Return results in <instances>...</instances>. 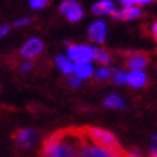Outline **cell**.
Segmentation results:
<instances>
[{
    "label": "cell",
    "instance_id": "cell-8",
    "mask_svg": "<svg viewBox=\"0 0 157 157\" xmlns=\"http://www.w3.org/2000/svg\"><path fill=\"white\" fill-rule=\"evenodd\" d=\"M125 82L128 85H132L135 88H143L147 83V75L143 72L141 69H132L130 74H127Z\"/></svg>",
    "mask_w": 157,
    "mask_h": 157
},
{
    "label": "cell",
    "instance_id": "cell-10",
    "mask_svg": "<svg viewBox=\"0 0 157 157\" xmlns=\"http://www.w3.org/2000/svg\"><path fill=\"white\" fill-rule=\"evenodd\" d=\"M72 72L78 77V78H88L91 74H93V67H91L90 61H77L74 64Z\"/></svg>",
    "mask_w": 157,
    "mask_h": 157
},
{
    "label": "cell",
    "instance_id": "cell-9",
    "mask_svg": "<svg viewBox=\"0 0 157 157\" xmlns=\"http://www.w3.org/2000/svg\"><path fill=\"white\" fill-rule=\"evenodd\" d=\"M88 37L91 42H96V44H101L106 39V24L103 21H96L90 26L88 29Z\"/></svg>",
    "mask_w": 157,
    "mask_h": 157
},
{
    "label": "cell",
    "instance_id": "cell-2",
    "mask_svg": "<svg viewBox=\"0 0 157 157\" xmlns=\"http://www.w3.org/2000/svg\"><path fill=\"white\" fill-rule=\"evenodd\" d=\"M80 130L83 133V136L87 138L88 141L95 143L98 146H103V147H108L111 151H116L119 155H125V151L120 147L117 138L108 130H103V128H98V127H80Z\"/></svg>",
    "mask_w": 157,
    "mask_h": 157
},
{
    "label": "cell",
    "instance_id": "cell-25",
    "mask_svg": "<svg viewBox=\"0 0 157 157\" xmlns=\"http://www.w3.org/2000/svg\"><path fill=\"white\" fill-rule=\"evenodd\" d=\"M135 3H140V5H144V3H147V2H151V0H133Z\"/></svg>",
    "mask_w": 157,
    "mask_h": 157
},
{
    "label": "cell",
    "instance_id": "cell-13",
    "mask_svg": "<svg viewBox=\"0 0 157 157\" xmlns=\"http://www.w3.org/2000/svg\"><path fill=\"white\" fill-rule=\"evenodd\" d=\"M119 15H120V19H127V21H130V19H136L141 16V10L136 8V6H124V10L122 11H119Z\"/></svg>",
    "mask_w": 157,
    "mask_h": 157
},
{
    "label": "cell",
    "instance_id": "cell-6",
    "mask_svg": "<svg viewBox=\"0 0 157 157\" xmlns=\"http://www.w3.org/2000/svg\"><path fill=\"white\" fill-rule=\"evenodd\" d=\"M42 52H44V44H42V40L37 39V37H32L23 45L19 53H21V56H24L27 59H34V58H37Z\"/></svg>",
    "mask_w": 157,
    "mask_h": 157
},
{
    "label": "cell",
    "instance_id": "cell-15",
    "mask_svg": "<svg viewBox=\"0 0 157 157\" xmlns=\"http://www.w3.org/2000/svg\"><path fill=\"white\" fill-rule=\"evenodd\" d=\"M104 104L108 106V108H116V109H122L124 108L122 98L117 96V95H109L108 98L104 99Z\"/></svg>",
    "mask_w": 157,
    "mask_h": 157
},
{
    "label": "cell",
    "instance_id": "cell-19",
    "mask_svg": "<svg viewBox=\"0 0 157 157\" xmlns=\"http://www.w3.org/2000/svg\"><path fill=\"white\" fill-rule=\"evenodd\" d=\"M69 85H71V87H78V85H80V78L71 77V78H69Z\"/></svg>",
    "mask_w": 157,
    "mask_h": 157
},
{
    "label": "cell",
    "instance_id": "cell-17",
    "mask_svg": "<svg viewBox=\"0 0 157 157\" xmlns=\"http://www.w3.org/2000/svg\"><path fill=\"white\" fill-rule=\"evenodd\" d=\"M125 78H127V74L125 72H122V71H116V74H114V82H116L117 85L125 83Z\"/></svg>",
    "mask_w": 157,
    "mask_h": 157
},
{
    "label": "cell",
    "instance_id": "cell-11",
    "mask_svg": "<svg viewBox=\"0 0 157 157\" xmlns=\"http://www.w3.org/2000/svg\"><path fill=\"white\" fill-rule=\"evenodd\" d=\"M56 66L59 67V71L63 74H66V75H69V74H72V69H74V63L69 59V56H63V55H58L56 56Z\"/></svg>",
    "mask_w": 157,
    "mask_h": 157
},
{
    "label": "cell",
    "instance_id": "cell-1",
    "mask_svg": "<svg viewBox=\"0 0 157 157\" xmlns=\"http://www.w3.org/2000/svg\"><path fill=\"white\" fill-rule=\"evenodd\" d=\"M85 143L80 128L71 127L66 130L55 132L44 143V154L48 157H71L78 155Z\"/></svg>",
    "mask_w": 157,
    "mask_h": 157
},
{
    "label": "cell",
    "instance_id": "cell-3",
    "mask_svg": "<svg viewBox=\"0 0 157 157\" xmlns=\"http://www.w3.org/2000/svg\"><path fill=\"white\" fill-rule=\"evenodd\" d=\"M93 47L88 45H69L67 48V56L71 61H93Z\"/></svg>",
    "mask_w": 157,
    "mask_h": 157
},
{
    "label": "cell",
    "instance_id": "cell-23",
    "mask_svg": "<svg viewBox=\"0 0 157 157\" xmlns=\"http://www.w3.org/2000/svg\"><path fill=\"white\" fill-rule=\"evenodd\" d=\"M120 3H122L124 6H132V5H135L133 0H120Z\"/></svg>",
    "mask_w": 157,
    "mask_h": 157
},
{
    "label": "cell",
    "instance_id": "cell-20",
    "mask_svg": "<svg viewBox=\"0 0 157 157\" xmlns=\"http://www.w3.org/2000/svg\"><path fill=\"white\" fill-rule=\"evenodd\" d=\"M31 23V19L29 18H24V19H19L15 23V26H24V24H29Z\"/></svg>",
    "mask_w": 157,
    "mask_h": 157
},
{
    "label": "cell",
    "instance_id": "cell-21",
    "mask_svg": "<svg viewBox=\"0 0 157 157\" xmlns=\"http://www.w3.org/2000/svg\"><path fill=\"white\" fill-rule=\"evenodd\" d=\"M10 26H0V37H3L5 34H8Z\"/></svg>",
    "mask_w": 157,
    "mask_h": 157
},
{
    "label": "cell",
    "instance_id": "cell-22",
    "mask_svg": "<svg viewBox=\"0 0 157 157\" xmlns=\"http://www.w3.org/2000/svg\"><path fill=\"white\" fill-rule=\"evenodd\" d=\"M32 67H34V63H31V61H27V63L23 64V71H31Z\"/></svg>",
    "mask_w": 157,
    "mask_h": 157
},
{
    "label": "cell",
    "instance_id": "cell-5",
    "mask_svg": "<svg viewBox=\"0 0 157 157\" xmlns=\"http://www.w3.org/2000/svg\"><path fill=\"white\" fill-rule=\"evenodd\" d=\"M149 55L144 52H130L125 55V66L128 69H143L149 64Z\"/></svg>",
    "mask_w": 157,
    "mask_h": 157
},
{
    "label": "cell",
    "instance_id": "cell-7",
    "mask_svg": "<svg viewBox=\"0 0 157 157\" xmlns=\"http://www.w3.org/2000/svg\"><path fill=\"white\" fill-rule=\"evenodd\" d=\"M35 132L31 128H23V130H18L13 135V140H15L16 146L21 149H29L32 146V143L35 141Z\"/></svg>",
    "mask_w": 157,
    "mask_h": 157
},
{
    "label": "cell",
    "instance_id": "cell-4",
    "mask_svg": "<svg viewBox=\"0 0 157 157\" xmlns=\"http://www.w3.org/2000/svg\"><path fill=\"white\" fill-rule=\"evenodd\" d=\"M59 11L63 15H66L67 19L71 23H77V21H80L82 16H83V10L82 6L78 5L75 0H64V2L59 5Z\"/></svg>",
    "mask_w": 157,
    "mask_h": 157
},
{
    "label": "cell",
    "instance_id": "cell-24",
    "mask_svg": "<svg viewBox=\"0 0 157 157\" xmlns=\"http://www.w3.org/2000/svg\"><path fill=\"white\" fill-rule=\"evenodd\" d=\"M155 31H157V24L154 21V24H151V37H154V39H155Z\"/></svg>",
    "mask_w": 157,
    "mask_h": 157
},
{
    "label": "cell",
    "instance_id": "cell-16",
    "mask_svg": "<svg viewBox=\"0 0 157 157\" xmlns=\"http://www.w3.org/2000/svg\"><path fill=\"white\" fill-rule=\"evenodd\" d=\"M111 75H112V69L108 67L106 64L96 71V78H98V80H106V78H109Z\"/></svg>",
    "mask_w": 157,
    "mask_h": 157
},
{
    "label": "cell",
    "instance_id": "cell-12",
    "mask_svg": "<svg viewBox=\"0 0 157 157\" xmlns=\"http://www.w3.org/2000/svg\"><path fill=\"white\" fill-rule=\"evenodd\" d=\"M95 15H109V13L114 10V3L111 0H99L96 2L93 6H91Z\"/></svg>",
    "mask_w": 157,
    "mask_h": 157
},
{
    "label": "cell",
    "instance_id": "cell-14",
    "mask_svg": "<svg viewBox=\"0 0 157 157\" xmlns=\"http://www.w3.org/2000/svg\"><path fill=\"white\" fill-rule=\"evenodd\" d=\"M93 61H98L99 64H109V61H111V55L106 52V50L95 48V52H93Z\"/></svg>",
    "mask_w": 157,
    "mask_h": 157
},
{
    "label": "cell",
    "instance_id": "cell-18",
    "mask_svg": "<svg viewBox=\"0 0 157 157\" xmlns=\"http://www.w3.org/2000/svg\"><path fill=\"white\" fill-rule=\"evenodd\" d=\"M48 5V0H31V6L34 10H40V8H45Z\"/></svg>",
    "mask_w": 157,
    "mask_h": 157
}]
</instances>
